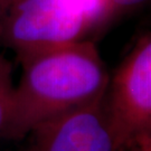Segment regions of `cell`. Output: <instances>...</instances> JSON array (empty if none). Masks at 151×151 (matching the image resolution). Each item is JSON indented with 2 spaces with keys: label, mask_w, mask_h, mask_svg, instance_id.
Masks as SVG:
<instances>
[{
  "label": "cell",
  "mask_w": 151,
  "mask_h": 151,
  "mask_svg": "<svg viewBox=\"0 0 151 151\" xmlns=\"http://www.w3.org/2000/svg\"><path fill=\"white\" fill-rule=\"evenodd\" d=\"M115 151H129L151 133V30L122 60L104 95Z\"/></svg>",
  "instance_id": "3957f363"
},
{
  "label": "cell",
  "mask_w": 151,
  "mask_h": 151,
  "mask_svg": "<svg viewBox=\"0 0 151 151\" xmlns=\"http://www.w3.org/2000/svg\"><path fill=\"white\" fill-rule=\"evenodd\" d=\"M110 14L108 0H18L4 14L2 32L19 58L37 49L84 40Z\"/></svg>",
  "instance_id": "7a4b0ae2"
},
{
  "label": "cell",
  "mask_w": 151,
  "mask_h": 151,
  "mask_svg": "<svg viewBox=\"0 0 151 151\" xmlns=\"http://www.w3.org/2000/svg\"><path fill=\"white\" fill-rule=\"evenodd\" d=\"M15 85L10 65L0 55V139L14 137Z\"/></svg>",
  "instance_id": "5b68a950"
},
{
  "label": "cell",
  "mask_w": 151,
  "mask_h": 151,
  "mask_svg": "<svg viewBox=\"0 0 151 151\" xmlns=\"http://www.w3.org/2000/svg\"><path fill=\"white\" fill-rule=\"evenodd\" d=\"M24 151H115L104 96L68 110L29 130Z\"/></svg>",
  "instance_id": "277c9868"
},
{
  "label": "cell",
  "mask_w": 151,
  "mask_h": 151,
  "mask_svg": "<svg viewBox=\"0 0 151 151\" xmlns=\"http://www.w3.org/2000/svg\"><path fill=\"white\" fill-rule=\"evenodd\" d=\"M18 0H0V17L4 16L6 11Z\"/></svg>",
  "instance_id": "ba28073f"
},
{
  "label": "cell",
  "mask_w": 151,
  "mask_h": 151,
  "mask_svg": "<svg viewBox=\"0 0 151 151\" xmlns=\"http://www.w3.org/2000/svg\"><path fill=\"white\" fill-rule=\"evenodd\" d=\"M129 151H151V133L140 139Z\"/></svg>",
  "instance_id": "52a82bcc"
},
{
  "label": "cell",
  "mask_w": 151,
  "mask_h": 151,
  "mask_svg": "<svg viewBox=\"0 0 151 151\" xmlns=\"http://www.w3.org/2000/svg\"><path fill=\"white\" fill-rule=\"evenodd\" d=\"M19 60L14 139L53 116L104 96L110 82L95 45L87 39L37 49Z\"/></svg>",
  "instance_id": "6da1fadb"
},
{
  "label": "cell",
  "mask_w": 151,
  "mask_h": 151,
  "mask_svg": "<svg viewBox=\"0 0 151 151\" xmlns=\"http://www.w3.org/2000/svg\"><path fill=\"white\" fill-rule=\"evenodd\" d=\"M147 0H108L109 7L111 12L118 9H127V8H132L135 6H139L143 4Z\"/></svg>",
  "instance_id": "8992f818"
}]
</instances>
